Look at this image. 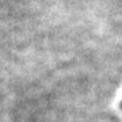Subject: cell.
Returning <instances> with one entry per match:
<instances>
[{"mask_svg": "<svg viewBox=\"0 0 122 122\" xmlns=\"http://www.w3.org/2000/svg\"><path fill=\"white\" fill-rule=\"evenodd\" d=\"M119 106H121V110H122V100H121V105H119Z\"/></svg>", "mask_w": 122, "mask_h": 122, "instance_id": "cell-1", "label": "cell"}]
</instances>
